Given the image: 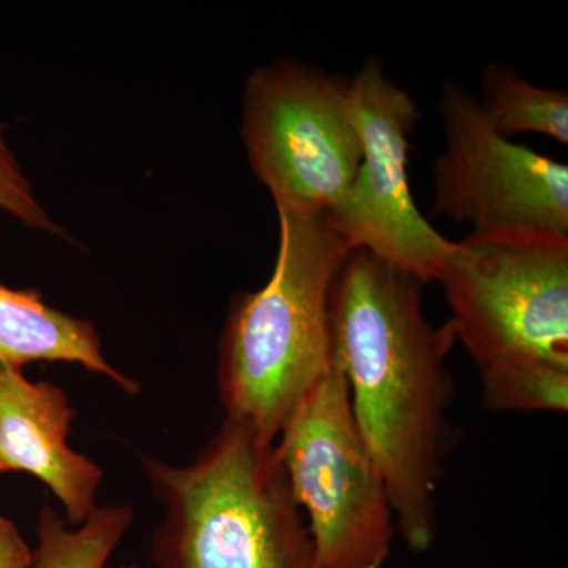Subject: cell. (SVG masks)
I'll return each mask as SVG.
<instances>
[{
  "mask_svg": "<svg viewBox=\"0 0 568 568\" xmlns=\"http://www.w3.org/2000/svg\"><path fill=\"white\" fill-rule=\"evenodd\" d=\"M436 282L481 388L568 369V241L470 233L454 242Z\"/></svg>",
  "mask_w": 568,
  "mask_h": 568,
  "instance_id": "cell-4",
  "label": "cell"
},
{
  "mask_svg": "<svg viewBox=\"0 0 568 568\" xmlns=\"http://www.w3.org/2000/svg\"><path fill=\"white\" fill-rule=\"evenodd\" d=\"M74 417L58 384L31 381L20 366L0 362V474L36 477L59 500L63 518L81 526L100 507L104 474L70 446Z\"/></svg>",
  "mask_w": 568,
  "mask_h": 568,
  "instance_id": "cell-9",
  "label": "cell"
},
{
  "mask_svg": "<svg viewBox=\"0 0 568 568\" xmlns=\"http://www.w3.org/2000/svg\"><path fill=\"white\" fill-rule=\"evenodd\" d=\"M362 162L349 192L328 211L353 248H364L422 284L436 282L454 242L418 211L407 178L416 103L372 59L349 80Z\"/></svg>",
  "mask_w": 568,
  "mask_h": 568,
  "instance_id": "cell-8",
  "label": "cell"
},
{
  "mask_svg": "<svg viewBox=\"0 0 568 568\" xmlns=\"http://www.w3.org/2000/svg\"><path fill=\"white\" fill-rule=\"evenodd\" d=\"M33 551L11 519L0 515V568H32Z\"/></svg>",
  "mask_w": 568,
  "mask_h": 568,
  "instance_id": "cell-14",
  "label": "cell"
},
{
  "mask_svg": "<svg viewBox=\"0 0 568 568\" xmlns=\"http://www.w3.org/2000/svg\"><path fill=\"white\" fill-rule=\"evenodd\" d=\"M268 282L235 298L220 338L216 386L227 418L276 443L306 392L335 365L331 295L353 246L327 212H278Z\"/></svg>",
  "mask_w": 568,
  "mask_h": 568,
  "instance_id": "cell-3",
  "label": "cell"
},
{
  "mask_svg": "<svg viewBox=\"0 0 568 568\" xmlns=\"http://www.w3.org/2000/svg\"><path fill=\"white\" fill-rule=\"evenodd\" d=\"M446 152L435 163V213L473 234L568 241V168L503 136L477 97L448 81L440 93Z\"/></svg>",
  "mask_w": 568,
  "mask_h": 568,
  "instance_id": "cell-7",
  "label": "cell"
},
{
  "mask_svg": "<svg viewBox=\"0 0 568 568\" xmlns=\"http://www.w3.org/2000/svg\"><path fill=\"white\" fill-rule=\"evenodd\" d=\"M242 140L276 212H328L349 192L362 162L349 81L294 61L246 80Z\"/></svg>",
  "mask_w": 568,
  "mask_h": 568,
  "instance_id": "cell-6",
  "label": "cell"
},
{
  "mask_svg": "<svg viewBox=\"0 0 568 568\" xmlns=\"http://www.w3.org/2000/svg\"><path fill=\"white\" fill-rule=\"evenodd\" d=\"M133 518L132 507L111 504L97 508L81 526H71L51 504H44L37 517L32 568H106Z\"/></svg>",
  "mask_w": 568,
  "mask_h": 568,
  "instance_id": "cell-11",
  "label": "cell"
},
{
  "mask_svg": "<svg viewBox=\"0 0 568 568\" xmlns=\"http://www.w3.org/2000/svg\"><path fill=\"white\" fill-rule=\"evenodd\" d=\"M6 129V123L0 122V209L32 230L65 237L58 223L37 200L32 183L26 178L10 149Z\"/></svg>",
  "mask_w": 568,
  "mask_h": 568,
  "instance_id": "cell-13",
  "label": "cell"
},
{
  "mask_svg": "<svg viewBox=\"0 0 568 568\" xmlns=\"http://www.w3.org/2000/svg\"><path fill=\"white\" fill-rule=\"evenodd\" d=\"M164 508L153 568H323L275 443L224 418L186 465L138 455Z\"/></svg>",
  "mask_w": 568,
  "mask_h": 568,
  "instance_id": "cell-2",
  "label": "cell"
},
{
  "mask_svg": "<svg viewBox=\"0 0 568 568\" xmlns=\"http://www.w3.org/2000/svg\"><path fill=\"white\" fill-rule=\"evenodd\" d=\"M422 284L364 248H353L331 295L336 364L353 416L386 481L396 534L425 552L436 538V489L448 450L454 383L446 361L454 324L425 315Z\"/></svg>",
  "mask_w": 568,
  "mask_h": 568,
  "instance_id": "cell-1",
  "label": "cell"
},
{
  "mask_svg": "<svg viewBox=\"0 0 568 568\" xmlns=\"http://www.w3.org/2000/svg\"><path fill=\"white\" fill-rule=\"evenodd\" d=\"M480 88L478 104L503 136L537 133L568 144L567 92L538 88L504 63L484 70Z\"/></svg>",
  "mask_w": 568,
  "mask_h": 568,
  "instance_id": "cell-12",
  "label": "cell"
},
{
  "mask_svg": "<svg viewBox=\"0 0 568 568\" xmlns=\"http://www.w3.org/2000/svg\"><path fill=\"white\" fill-rule=\"evenodd\" d=\"M0 362L20 368L39 362L80 365L126 395L141 390L133 377L110 364L92 321L55 308L33 287L0 283Z\"/></svg>",
  "mask_w": 568,
  "mask_h": 568,
  "instance_id": "cell-10",
  "label": "cell"
},
{
  "mask_svg": "<svg viewBox=\"0 0 568 568\" xmlns=\"http://www.w3.org/2000/svg\"><path fill=\"white\" fill-rule=\"evenodd\" d=\"M323 568H384L396 536L390 497L336 364L306 392L275 443Z\"/></svg>",
  "mask_w": 568,
  "mask_h": 568,
  "instance_id": "cell-5",
  "label": "cell"
}]
</instances>
